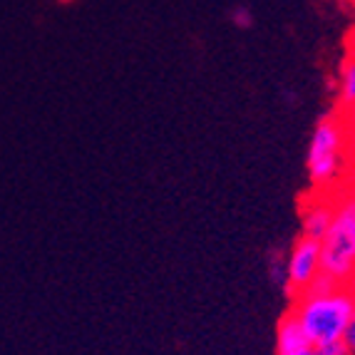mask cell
<instances>
[{
    "label": "cell",
    "mask_w": 355,
    "mask_h": 355,
    "mask_svg": "<svg viewBox=\"0 0 355 355\" xmlns=\"http://www.w3.org/2000/svg\"><path fill=\"white\" fill-rule=\"evenodd\" d=\"M288 313L298 320L311 345L343 343L353 315L350 286H338L320 273L306 291L293 296Z\"/></svg>",
    "instance_id": "6da1fadb"
},
{
    "label": "cell",
    "mask_w": 355,
    "mask_h": 355,
    "mask_svg": "<svg viewBox=\"0 0 355 355\" xmlns=\"http://www.w3.org/2000/svg\"><path fill=\"white\" fill-rule=\"evenodd\" d=\"M355 157V142L343 117L333 107L315 122L306 149V172L311 189L318 194H336L345 187L350 164Z\"/></svg>",
    "instance_id": "7a4b0ae2"
},
{
    "label": "cell",
    "mask_w": 355,
    "mask_h": 355,
    "mask_svg": "<svg viewBox=\"0 0 355 355\" xmlns=\"http://www.w3.org/2000/svg\"><path fill=\"white\" fill-rule=\"evenodd\" d=\"M320 268L338 286L355 284V194L336 191V209L326 236L320 239Z\"/></svg>",
    "instance_id": "3957f363"
},
{
    "label": "cell",
    "mask_w": 355,
    "mask_h": 355,
    "mask_svg": "<svg viewBox=\"0 0 355 355\" xmlns=\"http://www.w3.org/2000/svg\"><path fill=\"white\" fill-rule=\"evenodd\" d=\"M323 268H320V241L308 236H298L291 243L288 254H286V293L291 298L298 296L301 291L318 279Z\"/></svg>",
    "instance_id": "277c9868"
},
{
    "label": "cell",
    "mask_w": 355,
    "mask_h": 355,
    "mask_svg": "<svg viewBox=\"0 0 355 355\" xmlns=\"http://www.w3.org/2000/svg\"><path fill=\"white\" fill-rule=\"evenodd\" d=\"M333 209H336V194H318V191H311V194L303 199L301 207V234L308 239H320L326 236L328 226L333 221Z\"/></svg>",
    "instance_id": "5b68a950"
},
{
    "label": "cell",
    "mask_w": 355,
    "mask_h": 355,
    "mask_svg": "<svg viewBox=\"0 0 355 355\" xmlns=\"http://www.w3.org/2000/svg\"><path fill=\"white\" fill-rule=\"evenodd\" d=\"M308 338L303 333V328L298 326V320L291 313H286L279 320V328H276V355H293L301 353L308 348Z\"/></svg>",
    "instance_id": "8992f818"
},
{
    "label": "cell",
    "mask_w": 355,
    "mask_h": 355,
    "mask_svg": "<svg viewBox=\"0 0 355 355\" xmlns=\"http://www.w3.org/2000/svg\"><path fill=\"white\" fill-rule=\"evenodd\" d=\"M336 100L338 110H343V107L355 102V58H350V55L345 58V62L340 65V72H338Z\"/></svg>",
    "instance_id": "52a82bcc"
},
{
    "label": "cell",
    "mask_w": 355,
    "mask_h": 355,
    "mask_svg": "<svg viewBox=\"0 0 355 355\" xmlns=\"http://www.w3.org/2000/svg\"><path fill=\"white\" fill-rule=\"evenodd\" d=\"M229 23L239 30H249L251 25H254V12L246 6H234L229 10Z\"/></svg>",
    "instance_id": "ba28073f"
},
{
    "label": "cell",
    "mask_w": 355,
    "mask_h": 355,
    "mask_svg": "<svg viewBox=\"0 0 355 355\" xmlns=\"http://www.w3.org/2000/svg\"><path fill=\"white\" fill-rule=\"evenodd\" d=\"M268 271H271L273 284H279V286H284V288H286V256L273 254L271 261H268Z\"/></svg>",
    "instance_id": "9c48e42d"
},
{
    "label": "cell",
    "mask_w": 355,
    "mask_h": 355,
    "mask_svg": "<svg viewBox=\"0 0 355 355\" xmlns=\"http://www.w3.org/2000/svg\"><path fill=\"white\" fill-rule=\"evenodd\" d=\"M350 293H353V315H350V326H348V333H345V348H348L350 355H355V284L350 286Z\"/></svg>",
    "instance_id": "30bf717a"
},
{
    "label": "cell",
    "mask_w": 355,
    "mask_h": 355,
    "mask_svg": "<svg viewBox=\"0 0 355 355\" xmlns=\"http://www.w3.org/2000/svg\"><path fill=\"white\" fill-rule=\"evenodd\" d=\"M336 110H338V107H336ZM338 112H340V117H343L345 127H348L350 137H353V142H355V102H353V105H348V107H343V110H338Z\"/></svg>",
    "instance_id": "8fae6325"
},
{
    "label": "cell",
    "mask_w": 355,
    "mask_h": 355,
    "mask_svg": "<svg viewBox=\"0 0 355 355\" xmlns=\"http://www.w3.org/2000/svg\"><path fill=\"white\" fill-rule=\"evenodd\" d=\"M343 189H348V191H353V194H355V157H353V164H350V172H348V179H345Z\"/></svg>",
    "instance_id": "7c38bea8"
},
{
    "label": "cell",
    "mask_w": 355,
    "mask_h": 355,
    "mask_svg": "<svg viewBox=\"0 0 355 355\" xmlns=\"http://www.w3.org/2000/svg\"><path fill=\"white\" fill-rule=\"evenodd\" d=\"M293 355H320V350L315 348V345H308L306 350H301V353H293Z\"/></svg>",
    "instance_id": "4fadbf2b"
}]
</instances>
